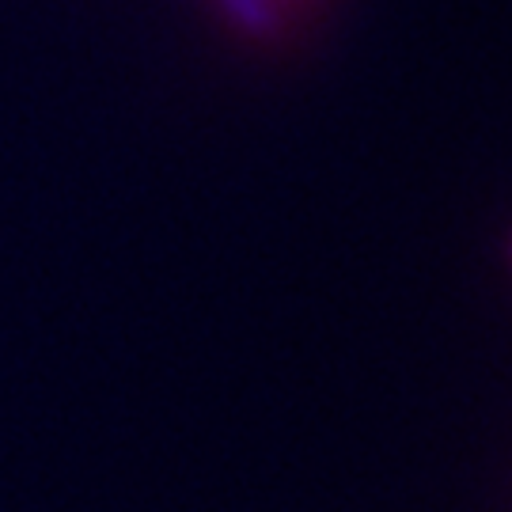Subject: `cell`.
I'll return each mask as SVG.
<instances>
[{
  "label": "cell",
  "instance_id": "1",
  "mask_svg": "<svg viewBox=\"0 0 512 512\" xmlns=\"http://www.w3.org/2000/svg\"><path fill=\"white\" fill-rule=\"evenodd\" d=\"M327 0H205L220 31L247 46H277L304 31Z\"/></svg>",
  "mask_w": 512,
  "mask_h": 512
}]
</instances>
